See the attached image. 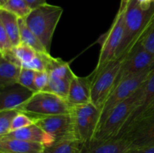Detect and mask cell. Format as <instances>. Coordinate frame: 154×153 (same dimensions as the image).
Listing matches in <instances>:
<instances>
[{"label": "cell", "instance_id": "cell-1", "mask_svg": "<svg viewBox=\"0 0 154 153\" xmlns=\"http://www.w3.org/2000/svg\"><path fill=\"white\" fill-rule=\"evenodd\" d=\"M153 20V3L150 9L143 10L137 0H131L125 10L123 38L114 58L123 59L145 34Z\"/></svg>", "mask_w": 154, "mask_h": 153}, {"label": "cell", "instance_id": "cell-2", "mask_svg": "<svg viewBox=\"0 0 154 153\" xmlns=\"http://www.w3.org/2000/svg\"><path fill=\"white\" fill-rule=\"evenodd\" d=\"M63 12V9L60 6L46 4L32 10L25 18L26 25L48 52L51 51L53 36Z\"/></svg>", "mask_w": 154, "mask_h": 153}, {"label": "cell", "instance_id": "cell-3", "mask_svg": "<svg viewBox=\"0 0 154 153\" xmlns=\"http://www.w3.org/2000/svg\"><path fill=\"white\" fill-rule=\"evenodd\" d=\"M141 87L132 96L119 104L111 111L103 124L96 130L90 143L105 142L117 137L120 134L132 112L136 107L137 101L141 94Z\"/></svg>", "mask_w": 154, "mask_h": 153}, {"label": "cell", "instance_id": "cell-4", "mask_svg": "<svg viewBox=\"0 0 154 153\" xmlns=\"http://www.w3.org/2000/svg\"><path fill=\"white\" fill-rule=\"evenodd\" d=\"M73 105L67 99L47 92H36L17 110L30 116L59 115L72 112Z\"/></svg>", "mask_w": 154, "mask_h": 153}, {"label": "cell", "instance_id": "cell-5", "mask_svg": "<svg viewBox=\"0 0 154 153\" xmlns=\"http://www.w3.org/2000/svg\"><path fill=\"white\" fill-rule=\"evenodd\" d=\"M121 65V60L110 61L97 73H93L91 87V103L102 110L108 98L114 88L116 79Z\"/></svg>", "mask_w": 154, "mask_h": 153}, {"label": "cell", "instance_id": "cell-6", "mask_svg": "<svg viewBox=\"0 0 154 153\" xmlns=\"http://www.w3.org/2000/svg\"><path fill=\"white\" fill-rule=\"evenodd\" d=\"M101 112L102 110L92 103L73 105L72 114L77 139L84 144L91 142L99 127Z\"/></svg>", "mask_w": 154, "mask_h": 153}, {"label": "cell", "instance_id": "cell-7", "mask_svg": "<svg viewBox=\"0 0 154 153\" xmlns=\"http://www.w3.org/2000/svg\"><path fill=\"white\" fill-rule=\"evenodd\" d=\"M141 38L121 60V65L114 89L123 80L154 68V55L144 47L141 44Z\"/></svg>", "mask_w": 154, "mask_h": 153}, {"label": "cell", "instance_id": "cell-8", "mask_svg": "<svg viewBox=\"0 0 154 153\" xmlns=\"http://www.w3.org/2000/svg\"><path fill=\"white\" fill-rule=\"evenodd\" d=\"M153 70L154 68L141 72L138 74L129 76L121 81L115 87L102 106L98 128L103 124L111 111L116 106L132 96L143 85Z\"/></svg>", "mask_w": 154, "mask_h": 153}, {"label": "cell", "instance_id": "cell-9", "mask_svg": "<svg viewBox=\"0 0 154 153\" xmlns=\"http://www.w3.org/2000/svg\"><path fill=\"white\" fill-rule=\"evenodd\" d=\"M125 10L117 13L112 25L106 34L102 36V40L99 61L93 73H97L110 61L114 59L117 49L121 43L124 29Z\"/></svg>", "mask_w": 154, "mask_h": 153}, {"label": "cell", "instance_id": "cell-10", "mask_svg": "<svg viewBox=\"0 0 154 153\" xmlns=\"http://www.w3.org/2000/svg\"><path fill=\"white\" fill-rule=\"evenodd\" d=\"M32 118L35 120V124L54 136L56 141L77 139L72 112L59 115L32 116Z\"/></svg>", "mask_w": 154, "mask_h": 153}, {"label": "cell", "instance_id": "cell-11", "mask_svg": "<svg viewBox=\"0 0 154 153\" xmlns=\"http://www.w3.org/2000/svg\"><path fill=\"white\" fill-rule=\"evenodd\" d=\"M117 137H123L132 148L154 146V116L141 118Z\"/></svg>", "mask_w": 154, "mask_h": 153}, {"label": "cell", "instance_id": "cell-12", "mask_svg": "<svg viewBox=\"0 0 154 153\" xmlns=\"http://www.w3.org/2000/svg\"><path fill=\"white\" fill-rule=\"evenodd\" d=\"M154 101V70L150 74L145 82L143 83L141 87V94L138 99V101L136 104V107L134 110L133 112L131 114L130 117L127 120L126 123L125 124L124 127L123 128L122 130L120 131V134L117 136H120L121 134H123L126 129L133 124H135L136 122L139 120V118L142 116L144 112L147 109L149 106Z\"/></svg>", "mask_w": 154, "mask_h": 153}, {"label": "cell", "instance_id": "cell-13", "mask_svg": "<svg viewBox=\"0 0 154 153\" xmlns=\"http://www.w3.org/2000/svg\"><path fill=\"white\" fill-rule=\"evenodd\" d=\"M34 93L19 83L1 89L0 111L17 110L21 105L26 102Z\"/></svg>", "mask_w": 154, "mask_h": 153}, {"label": "cell", "instance_id": "cell-14", "mask_svg": "<svg viewBox=\"0 0 154 153\" xmlns=\"http://www.w3.org/2000/svg\"><path fill=\"white\" fill-rule=\"evenodd\" d=\"M93 74L88 76L74 75L70 82L68 101L72 105H81L91 103V87Z\"/></svg>", "mask_w": 154, "mask_h": 153}, {"label": "cell", "instance_id": "cell-15", "mask_svg": "<svg viewBox=\"0 0 154 153\" xmlns=\"http://www.w3.org/2000/svg\"><path fill=\"white\" fill-rule=\"evenodd\" d=\"M2 136L38 142L45 146H50L56 142L54 136L45 132L35 124L13 130Z\"/></svg>", "mask_w": 154, "mask_h": 153}, {"label": "cell", "instance_id": "cell-16", "mask_svg": "<svg viewBox=\"0 0 154 153\" xmlns=\"http://www.w3.org/2000/svg\"><path fill=\"white\" fill-rule=\"evenodd\" d=\"M45 147L38 142L0 136V152L43 153Z\"/></svg>", "mask_w": 154, "mask_h": 153}, {"label": "cell", "instance_id": "cell-17", "mask_svg": "<svg viewBox=\"0 0 154 153\" xmlns=\"http://www.w3.org/2000/svg\"><path fill=\"white\" fill-rule=\"evenodd\" d=\"M132 148L129 141L123 137H115L99 143L85 144L81 153H126Z\"/></svg>", "mask_w": 154, "mask_h": 153}, {"label": "cell", "instance_id": "cell-18", "mask_svg": "<svg viewBox=\"0 0 154 153\" xmlns=\"http://www.w3.org/2000/svg\"><path fill=\"white\" fill-rule=\"evenodd\" d=\"M22 68L1 56L0 58V89L18 83Z\"/></svg>", "mask_w": 154, "mask_h": 153}, {"label": "cell", "instance_id": "cell-19", "mask_svg": "<svg viewBox=\"0 0 154 153\" xmlns=\"http://www.w3.org/2000/svg\"><path fill=\"white\" fill-rule=\"evenodd\" d=\"M0 24L4 27L14 46L15 47L20 44L19 17L14 14L0 8Z\"/></svg>", "mask_w": 154, "mask_h": 153}, {"label": "cell", "instance_id": "cell-20", "mask_svg": "<svg viewBox=\"0 0 154 153\" xmlns=\"http://www.w3.org/2000/svg\"><path fill=\"white\" fill-rule=\"evenodd\" d=\"M84 145L77 139L62 140L50 146H45L43 153H81Z\"/></svg>", "mask_w": 154, "mask_h": 153}, {"label": "cell", "instance_id": "cell-21", "mask_svg": "<svg viewBox=\"0 0 154 153\" xmlns=\"http://www.w3.org/2000/svg\"><path fill=\"white\" fill-rule=\"evenodd\" d=\"M46 71L50 78L72 80L75 74L71 70L69 63L60 58L51 56L48 62Z\"/></svg>", "mask_w": 154, "mask_h": 153}, {"label": "cell", "instance_id": "cell-22", "mask_svg": "<svg viewBox=\"0 0 154 153\" xmlns=\"http://www.w3.org/2000/svg\"><path fill=\"white\" fill-rule=\"evenodd\" d=\"M19 26L20 32L21 43L29 45L32 48H33L37 52L50 53L48 52L43 44L35 35L34 33L30 30L28 26L26 25L25 18H19Z\"/></svg>", "mask_w": 154, "mask_h": 153}, {"label": "cell", "instance_id": "cell-23", "mask_svg": "<svg viewBox=\"0 0 154 153\" xmlns=\"http://www.w3.org/2000/svg\"><path fill=\"white\" fill-rule=\"evenodd\" d=\"M72 80L69 79H56L50 78L48 85L43 92L52 93L62 98L67 99L70 88V82Z\"/></svg>", "mask_w": 154, "mask_h": 153}, {"label": "cell", "instance_id": "cell-24", "mask_svg": "<svg viewBox=\"0 0 154 153\" xmlns=\"http://www.w3.org/2000/svg\"><path fill=\"white\" fill-rule=\"evenodd\" d=\"M0 8L14 14L19 18H26L32 10L25 0H8L0 5Z\"/></svg>", "mask_w": 154, "mask_h": 153}, {"label": "cell", "instance_id": "cell-25", "mask_svg": "<svg viewBox=\"0 0 154 153\" xmlns=\"http://www.w3.org/2000/svg\"><path fill=\"white\" fill-rule=\"evenodd\" d=\"M51 56L50 53L45 52H37L36 56L28 63H23L21 68H23L31 69L35 71H45L47 70L48 62Z\"/></svg>", "mask_w": 154, "mask_h": 153}, {"label": "cell", "instance_id": "cell-26", "mask_svg": "<svg viewBox=\"0 0 154 153\" xmlns=\"http://www.w3.org/2000/svg\"><path fill=\"white\" fill-rule=\"evenodd\" d=\"M13 51L17 58L19 60L20 66L23 63L31 62L37 55V52L33 48L23 43H21L17 46L14 47Z\"/></svg>", "mask_w": 154, "mask_h": 153}, {"label": "cell", "instance_id": "cell-27", "mask_svg": "<svg viewBox=\"0 0 154 153\" xmlns=\"http://www.w3.org/2000/svg\"><path fill=\"white\" fill-rule=\"evenodd\" d=\"M17 110H8L0 111V136H4L11 131L12 122L17 114Z\"/></svg>", "mask_w": 154, "mask_h": 153}, {"label": "cell", "instance_id": "cell-28", "mask_svg": "<svg viewBox=\"0 0 154 153\" xmlns=\"http://www.w3.org/2000/svg\"><path fill=\"white\" fill-rule=\"evenodd\" d=\"M35 70L27 68H21L20 74L18 83L26 88H29L33 92H36L35 86Z\"/></svg>", "mask_w": 154, "mask_h": 153}, {"label": "cell", "instance_id": "cell-29", "mask_svg": "<svg viewBox=\"0 0 154 153\" xmlns=\"http://www.w3.org/2000/svg\"><path fill=\"white\" fill-rule=\"evenodd\" d=\"M35 124V120L32 117L29 116L25 112L18 111L17 114L14 118L12 122L11 127V131L18 130V129L23 128L30 126ZM10 131V132H11Z\"/></svg>", "mask_w": 154, "mask_h": 153}, {"label": "cell", "instance_id": "cell-30", "mask_svg": "<svg viewBox=\"0 0 154 153\" xmlns=\"http://www.w3.org/2000/svg\"><path fill=\"white\" fill-rule=\"evenodd\" d=\"M141 44L150 53L154 55V20L141 38Z\"/></svg>", "mask_w": 154, "mask_h": 153}, {"label": "cell", "instance_id": "cell-31", "mask_svg": "<svg viewBox=\"0 0 154 153\" xmlns=\"http://www.w3.org/2000/svg\"><path fill=\"white\" fill-rule=\"evenodd\" d=\"M14 47V46L5 30L4 27L0 24V53L2 54L8 52L13 49Z\"/></svg>", "mask_w": 154, "mask_h": 153}, {"label": "cell", "instance_id": "cell-32", "mask_svg": "<svg viewBox=\"0 0 154 153\" xmlns=\"http://www.w3.org/2000/svg\"><path fill=\"white\" fill-rule=\"evenodd\" d=\"M50 76L46 70L36 71L35 76V86L38 92L43 91L49 82Z\"/></svg>", "mask_w": 154, "mask_h": 153}, {"label": "cell", "instance_id": "cell-33", "mask_svg": "<svg viewBox=\"0 0 154 153\" xmlns=\"http://www.w3.org/2000/svg\"><path fill=\"white\" fill-rule=\"evenodd\" d=\"M126 153H154V146L132 148Z\"/></svg>", "mask_w": 154, "mask_h": 153}, {"label": "cell", "instance_id": "cell-34", "mask_svg": "<svg viewBox=\"0 0 154 153\" xmlns=\"http://www.w3.org/2000/svg\"><path fill=\"white\" fill-rule=\"evenodd\" d=\"M25 2L32 10H34L37 8L48 4L46 0H25Z\"/></svg>", "mask_w": 154, "mask_h": 153}, {"label": "cell", "instance_id": "cell-35", "mask_svg": "<svg viewBox=\"0 0 154 153\" xmlns=\"http://www.w3.org/2000/svg\"><path fill=\"white\" fill-rule=\"evenodd\" d=\"M137 2L143 10H148L153 4V0H137Z\"/></svg>", "mask_w": 154, "mask_h": 153}, {"label": "cell", "instance_id": "cell-36", "mask_svg": "<svg viewBox=\"0 0 154 153\" xmlns=\"http://www.w3.org/2000/svg\"><path fill=\"white\" fill-rule=\"evenodd\" d=\"M153 116H154V101L150 105V106H148V107H147V109L146 110L145 112H144V114L142 115V116L139 118V120H141V118H146V117ZM139 120H138V121H139Z\"/></svg>", "mask_w": 154, "mask_h": 153}, {"label": "cell", "instance_id": "cell-37", "mask_svg": "<svg viewBox=\"0 0 154 153\" xmlns=\"http://www.w3.org/2000/svg\"><path fill=\"white\" fill-rule=\"evenodd\" d=\"M130 1L131 0H121V1H120V8H119V10L117 13H122V12L124 11Z\"/></svg>", "mask_w": 154, "mask_h": 153}, {"label": "cell", "instance_id": "cell-38", "mask_svg": "<svg viewBox=\"0 0 154 153\" xmlns=\"http://www.w3.org/2000/svg\"><path fill=\"white\" fill-rule=\"evenodd\" d=\"M7 1H8V0H0V5L3 4L4 3H5Z\"/></svg>", "mask_w": 154, "mask_h": 153}, {"label": "cell", "instance_id": "cell-39", "mask_svg": "<svg viewBox=\"0 0 154 153\" xmlns=\"http://www.w3.org/2000/svg\"><path fill=\"white\" fill-rule=\"evenodd\" d=\"M153 3L154 4V0H153Z\"/></svg>", "mask_w": 154, "mask_h": 153}, {"label": "cell", "instance_id": "cell-40", "mask_svg": "<svg viewBox=\"0 0 154 153\" xmlns=\"http://www.w3.org/2000/svg\"><path fill=\"white\" fill-rule=\"evenodd\" d=\"M0 153H3V152H0Z\"/></svg>", "mask_w": 154, "mask_h": 153}]
</instances>
